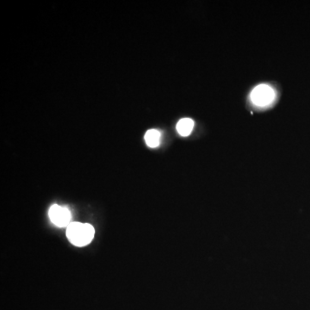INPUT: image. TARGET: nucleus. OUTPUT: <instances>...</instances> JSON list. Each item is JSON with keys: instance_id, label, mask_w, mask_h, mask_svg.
<instances>
[{"instance_id": "nucleus-3", "label": "nucleus", "mask_w": 310, "mask_h": 310, "mask_svg": "<svg viewBox=\"0 0 310 310\" xmlns=\"http://www.w3.org/2000/svg\"><path fill=\"white\" fill-rule=\"evenodd\" d=\"M48 216L51 222L59 228H67L71 223V211L67 207L54 204L48 210Z\"/></svg>"}, {"instance_id": "nucleus-4", "label": "nucleus", "mask_w": 310, "mask_h": 310, "mask_svg": "<svg viewBox=\"0 0 310 310\" xmlns=\"http://www.w3.org/2000/svg\"><path fill=\"white\" fill-rule=\"evenodd\" d=\"M194 128V121L190 118H183L178 121L176 129L177 133L182 136H188L192 132Z\"/></svg>"}, {"instance_id": "nucleus-1", "label": "nucleus", "mask_w": 310, "mask_h": 310, "mask_svg": "<svg viewBox=\"0 0 310 310\" xmlns=\"http://www.w3.org/2000/svg\"><path fill=\"white\" fill-rule=\"evenodd\" d=\"M94 234V228L88 223L71 222L67 228V239L76 247H85L91 243Z\"/></svg>"}, {"instance_id": "nucleus-2", "label": "nucleus", "mask_w": 310, "mask_h": 310, "mask_svg": "<svg viewBox=\"0 0 310 310\" xmlns=\"http://www.w3.org/2000/svg\"><path fill=\"white\" fill-rule=\"evenodd\" d=\"M275 95V91L271 86L260 85L253 89L251 93V100L257 106L265 107L274 101Z\"/></svg>"}, {"instance_id": "nucleus-5", "label": "nucleus", "mask_w": 310, "mask_h": 310, "mask_svg": "<svg viewBox=\"0 0 310 310\" xmlns=\"http://www.w3.org/2000/svg\"><path fill=\"white\" fill-rule=\"evenodd\" d=\"M145 142L149 148L155 149L159 145L161 134L157 130H149L145 135Z\"/></svg>"}]
</instances>
